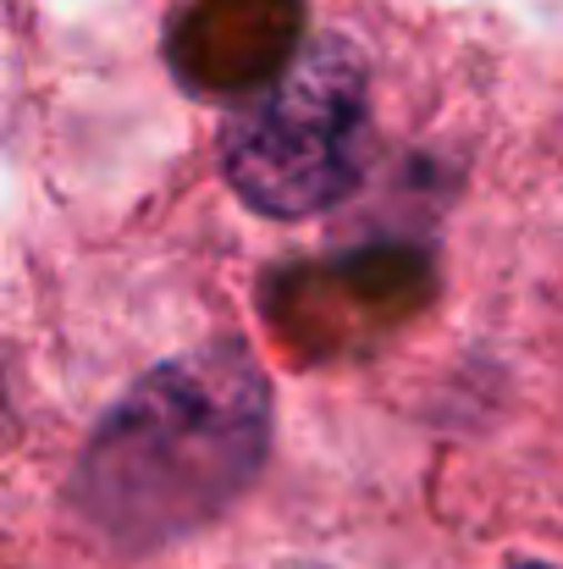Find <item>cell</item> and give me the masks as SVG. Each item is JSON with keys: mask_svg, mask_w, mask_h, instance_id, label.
Returning <instances> with one entry per match:
<instances>
[{"mask_svg": "<svg viewBox=\"0 0 563 569\" xmlns=\"http://www.w3.org/2000/svg\"><path fill=\"white\" fill-rule=\"evenodd\" d=\"M271 448V381L221 338L144 371L89 431L67 498L78 520L122 548L155 553L210 526L260 476Z\"/></svg>", "mask_w": 563, "mask_h": 569, "instance_id": "obj_1", "label": "cell"}, {"mask_svg": "<svg viewBox=\"0 0 563 569\" xmlns=\"http://www.w3.org/2000/svg\"><path fill=\"white\" fill-rule=\"evenodd\" d=\"M371 72L365 56L321 33L254 100L221 122V172L260 216L299 221L332 210L365 172Z\"/></svg>", "mask_w": 563, "mask_h": 569, "instance_id": "obj_2", "label": "cell"}, {"mask_svg": "<svg viewBox=\"0 0 563 569\" xmlns=\"http://www.w3.org/2000/svg\"><path fill=\"white\" fill-rule=\"evenodd\" d=\"M514 569H553V565H514Z\"/></svg>", "mask_w": 563, "mask_h": 569, "instance_id": "obj_3", "label": "cell"}]
</instances>
